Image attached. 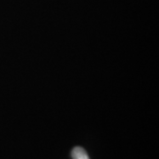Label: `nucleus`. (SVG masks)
<instances>
[{"label": "nucleus", "instance_id": "f257e3e1", "mask_svg": "<svg viewBox=\"0 0 159 159\" xmlns=\"http://www.w3.org/2000/svg\"><path fill=\"white\" fill-rule=\"evenodd\" d=\"M72 158L73 159H89L88 153L84 148L81 147H75L72 150Z\"/></svg>", "mask_w": 159, "mask_h": 159}]
</instances>
